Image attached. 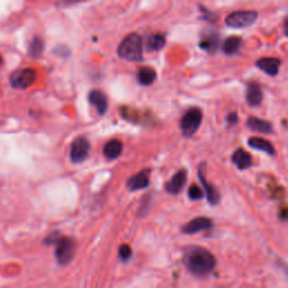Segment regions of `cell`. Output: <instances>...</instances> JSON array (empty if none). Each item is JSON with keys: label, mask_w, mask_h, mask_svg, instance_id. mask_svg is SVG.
<instances>
[{"label": "cell", "mask_w": 288, "mask_h": 288, "mask_svg": "<svg viewBox=\"0 0 288 288\" xmlns=\"http://www.w3.org/2000/svg\"><path fill=\"white\" fill-rule=\"evenodd\" d=\"M183 263L195 276H206L214 270L216 259L210 251L202 247H187L184 251Z\"/></svg>", "instance_id": "1"}, {"label": "cell", "mask_w": 288, "mask_h": 288, "mask_svg": "<svg viewBox=\"0 0 288 288\" xmlns=\"http://www.w3.org/2000/svg\"><path fill=\"white\" fill-rule=\"evenodd\" d=\"M142 52H143V42L139 34H130L123 39L118 45L117 53L119 57L130 61L140 62L142 61Z\"/></svg>", "instance_id": "2"}, {"label": "cell", "mask_w": 288, "mask_h": 288, "mask_svg": "<svg viewBox=\"0 0 288 288\" xmlns=\"http://www.w3.org/2000/svg\"><path fill=\"white\" fill-rule=\"evenodd\" d=\"M55 258L61 266H66L72 261L76 254V242L72 238L62 237L57 239L55 242Z\"/></svg>", "instance_id": "3"}, {"label": "cell", "mask_w": 288, "mask_h": 288, "mask_svg": "<svg viewBox=\"0 0 288 288\" xmlns=\"http://www.w3.org/2000/svg\"><path fill=\"white\" fill-rule=\"evenodd\" d=\"M202 119L203 114L199 108H190L188 112H186L180 123V128L183 131V134L187 137L193 136L197 132L199 126H201Z\"/></svg>", "instance_id": "4"}, {"label": "cell", "mask_w": 288, "mask_h": 288, "mask_svg": "<svg viewBox=\"0 0 288 288\" xmlns=\"http://www.w3.org/2000/svg\"><path fill=\"white\" fill-rule=\"evenodd\" d=\"M258 18V12L255 10L234 11L225 18V24L233 28L249 27Z\"/></svg>", "instance_id": "5"}, {"label": "cell", "mask_w": 288, "mask_h": 288, "mask_svg": "<svg viewBox=\"0 0 288 288\" xmlns=\"http://www.w3.org/2000/svg\"><path fill=\"white\" fill-rule=\"evenodd\" d=\"M37 72L33 68H25L16 70L9 78L10 85L16 89H27L36 81Z\"/></svg>", "instance_id": "6"}, {"label": "cell", "mask_w": 288, "mask_h": 288, "mask_svg": "<svg viewBox=\"0 0 288 288\" xmlns=\"http://www.w3.org/2000/svg\"><path fill=\"white\" fill-rule=\"evenodd\" d=\"M90 143L86 137L79 136L71 143L70 159L73 163H80L88 157Z\"/></svg>", "instance_id": "7"}, {"label": "cell", "mask_w": 288, "mask_h": 288, "mask_svg": "<svg viewBox=\"0 0 288 288\" xmlns=\"http://www.w3.org/2000/svg\"><path fill=\"white\" fill-rule=\"evenodd\" d=\"M213 228V221L208 218H196L183 227V232L186 234H195Z\"/></svg>", "instance_id": "8"}, {"label": "cell", "mask_w": 288, "mask_h": 288, "mask_svg": "<svg viewBox=\"0 0 288 288\" xmlns=\"http://www.w3.org/2000/svg\"><path fill=\"white\" fill-rule=\"evenodd\" d=\"M150 174H151V170L144 169L135 176L131 177V178L127 180L128 189L132 190V192H136V190L147 188L150 184Z\"/></svg>", "instance_id": "9"}, {"label": "cell", "mask_w": 288, "mask_h": 288, "mask_svg": "<svg viewBox=\"0 0 288 288\" xmlns=\"http://www.w3.org/2000/svg\"><path fill=\"white\" fill-rule=\"evenodd\" d=\"M186 180H187V171L183 169L176 172V174L172 176V178L169 180V183H167L166 185L167 193L172 195L179 194L186 185Z\"/></svg>", "instance_id": "10"}, {"label": "cell", "mask_w": 288, "mask_h": 288, "mask_svg": "<svg viewBox=\"0 0 288 288\" xmlns=\"http://www.w3.org/2000/svg\"><path fill=\"white\" fill-rule=\"evenodd\" d=\"M88 99H89L91 105L95 106L99 115H104L106 112H107L108 100H107V97H106V95L103 91L91 90L89 92V96H88Z\"/></svg>", "instance_id": "11"}, {"label": "cell", "mask_w": 288, "mask_h": 288, "mask_svg": "<svg viewBox=\"0 0 288 288\" xmlns=\"http://www.w3.org/2000/svg\"><path fill=\"white\" fill-rule=\"evenodd\" d=\"M256 65L260 70H263L265 73H267L268 76L275 77L277 76L279 66H281V60L276 59V57H263L256 62Z\"/></svg>", "instance_id": "12"}, {"label": "cell", "mask_w": 288, "mask_h": 288, "mask_svg": "<svg viewBox=\"0 0 288 288\" xmlns=\"http://www.w3.org/2000/svg\"><path fill=\"white\" fill-rule=\"evenodd\" d=\"M247 126L250 128V130L263 133V134H272L273 131V125L267 121H264V119L251 116L248 118L247 121Z\"/></svg>", "instance_id": "13"}, {"label": "cell", "mask_w": 288, "mask_h": 288, "mask_svg": "<svg viewBox=\"0 0 288 288\" xmlns=\"http://www.w3.org/2000/svg\"><path fill=\"white\" fill-rule=\"evenodd\" d=\"M198 176H199V179H201L202 184H203V188L205 189L208 203L212 204V205H218L221 201V196H220V193L218 192V189H216L213 185L207 183L205 177H204L202 168L198 171Z\"/></svg>", "instance_id": "14"}, {"label": "cell", "mask_w": 288, "mask_h": 288, "mask_svg": "<svg viewBox=\"0 0 288 288\" xmlns=\"http://www.w3.org/2000/svg\"><path fill=\"white\" fill-rule=\"evenodd\" d=\"M123 151V144L119 140H110L107 143L105 144V147L103 149L104 156L108 159V160H114V159H117Z\"/></svg>", "instance_id": "15"}, {"label": "cell", "mask_w": 288, "mask_h": 288, "mask_svg": "<svg viewBox=\"0 0 288 288\" xmlns=\"http://www.w3.org/2000/svg\"><path fill=\"white\" fill-rule=\"evenodd\" d=\"M247 101L250 106H258L263 101V91L256 82H250L247 89Z\"/></svg>", "instance_id": "16"}, {"label": "cell", "mask_w": 288, "mask_h": 288, "mask_svg": "<svg viewBox=\"0 0 288 288\" xmlns=\"http://www.w3.org/2000/svg\"><path fill=\"white\" fill-rule=\"evenodd\" d=\"M248 144H249L250 148L259 150V151L267 153L269 156H274L275 152H276L273 144L267 140L261 139V137H250V139L248 140Z\"/></svg>", "instance_id": "17"}, {"label": "cell", "mask_w": 288, "mask_h": 288, "mask_svg": "<svg viewBox=\"0 0 288 288\" xmlns=\"http://www.w3.org/2000/svg\"><path fill=\"white\" fill-rule=\"evenodd\" d=\"M232 161L240 170H246L252 165V158L245 150L239 149L232 156Z\"/></svg>", "instance_id": "18"}, {"label": "cell", "mask_w": 288, "mask_h": 288, "mask_svg": "<svg viewBox=\"0 0 288 288\" xmlns=\"http://www.w3.org/2000/svg\"><path fill=\"white\" fill-rule=\"evenodd\" d=\"M156 70L150 68V66H143V68H141L139 72H137V80L143 86L152 85L153 81L156 80Z\"/></svg>", "instance_id": "19"}, {"label": "cell", "mask_w": 288, "mask_h": 288, "mask_svg": "<svg viewBox=\"0 0 288 288\" xmlns=\"http://www.w3.org/2000/svg\"><path fill=\"white\" fill-rule=\"evenodd\" d=\"M241 44H242V41L240 37L231 36L225 39L223 43L222 50L224 53H227V54H234V53H237L239 50H240Z\"/></svg>", "instance_id": "20"}, {"label": "cell", "mask_w": 288, "mask_h": 288, "mask_svg": "<svg viewBox=\"0 0 288 288\" xmlns=\"http://www.w3.org/2000/svg\"><path fill=\"white\" fill-rule=\"evenodd\" d=\"M165 44H166V38L160 34L150 35L147 39V48L150 52L161 50V48L165 46Z\"/></svg>", "instance_id": "21"}, {"label": "cell", "mask_w": 288, "mask_h": 288, "mask_svg": "<svg viewBox=\"0 0 288 288\" xmlns=\"http://www.w3.org/2000/svg\"><path fill=\"white\" fill-rule=\"evenodd\" d=\"M219 44V36L218 34L210 33L207 35H204L201 41V47L208 52H214L215 48L218 47Z\"/></svg>", "instance_id": "22"}, {"label": "cell", "mask_w": 288, "mask_h": 288, "mask_svg": "<svg viewBox=\"0 0 288 288\" xmlns=\"http://www.w3.org/2000/svg\"><path fill=\"white\" fill-rule=\"evenodd\" d=\"M44 50V43H43V39L38 36H35L32 42L29 44V48H28V52H29V55L33 56V57H36L39 56L42 54V52Z\"/></svg>", "instance_id": "23"}, {"label": "cell", "mask_w": 288, "mask_h": 288, "mask_svg": "<svg viewBox=\"0 0 288 288\" xmlns=\"http://www.w3.org/2000/svg\"><path fill=\"white\" fill-rule=\"evenodd\" d=\"M118 257L122 261H127L128 259H131L132 257V249L130 246L127 245H122L118 249Z\"/></svg>", "instance_id": "24"}, {"label": "cell", "mask_w": 288, "mask_h": 288, "mask_svg": "<svg viewBox=\"0 0 288 288\" xmlns=\"http://www.w3.org/2000/svg\"><path fill=\"white\" fill-rule=\"evenodd\" d=\"M203 195H204L203 190L196 185L192 186L188 190V196L190 199H193V201H198V199H201L203 197Z\"/></svg>", "instance_id": "25"}, {"label": "cell", "mask_w": 288, "mask_h": 288, "mask_svg": "<svg viewBox=\"0 0 288 288\" xmlns=\"http://www.w3.org/2000/svg\"><path fill=\"white\" fill-rule=\"evenodd\" d=\"M238 115L236 113H232V114H230L229 116H228V122L231 124V125H234V124H237L238 123Z\"/></svg>", "instance_id": "26"}, {"label": "cell", "mask_w": 288, "mask_h": 288, "mask_svg": "<svg viewBox=\"0 0 288 288\" xmlns=\"http://www.w3.org/2000/svg\"><path fill=\"white\" fill-rule=\"evenodd\" d=\"M285 33H286V35L288 36V26L286 27V30H285Z\"/></svg>", "instance_id": "27"}, {"label": "cell", "mask_w": 288, "mask_h": 288, "mask_svg": "<svg viewBox=\"0 0 288 288\" xmlns=\"http://www.w3.org/2000/svg\"><path fill=\"white\" fill-rule=\"evenodd\" d=\"M1 61H2V59H1V56H0V63H1Z\"/></svg>", "instance_id": "28"}]
</instances>
